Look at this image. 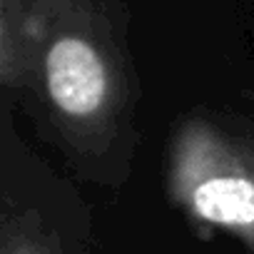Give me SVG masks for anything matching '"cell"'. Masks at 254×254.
<instances>
[{
  "label": "cell",
  "instance_id": "1",
  "mask_svg": "<svg viewBox=\"0 0 254 254\" xmlns=\"http://www.w3.org/2000/svg\"><path fill=\"white\" fill-rule=\"evenodd\" d=\"M75 170L120 185L137 145V82L97 0H33L28 90Z\"/></svg>",
  "mask_w": 254,
  "mask_h": 254
},
{
  "label": "cell",
  "instance_id": "2",
  "mask_svg": "<svg viewBox=\"0 0 254 254\" xmlns=\"http://www.w3.org/2000/svg\"><path fill=\"white\" fill-rule=\"evenodd\" d=\"M167 194L197 237L219 232L254 254V145L207 115L172 130Z\"/></svg>",
  "mask_w": 254,
  "mask_h": 254
},
{
  "label": "cell",
  "instance_id": "3",
  "mask_svg": "<svg viewBox=\"0 0 254 254\" xmlns=\"http://www.w3.org/2000/svg\"><path fill=\"white\" fill-rule=\"evenodd\" d=\"M5 110L0 167V254H97L77 192L15 135Z\"/></svg>",
  "mask_w": 254,
  "mask_h": 254
},
{
  "label": "cell",
  "instance_id": "4",
  "mask_svg": "<svg viewBox=\"0 0 254 254\" xmlns=\"http://www.w3.org/2000/svg\"><path fill=\"white\" fill-rule=\"evenodd\" d=\"M33 0H0V85L5 95L28 90Z\"/></svg>",
  "mask_w": 254,
  "mask_h": 254
}]
</instances>
